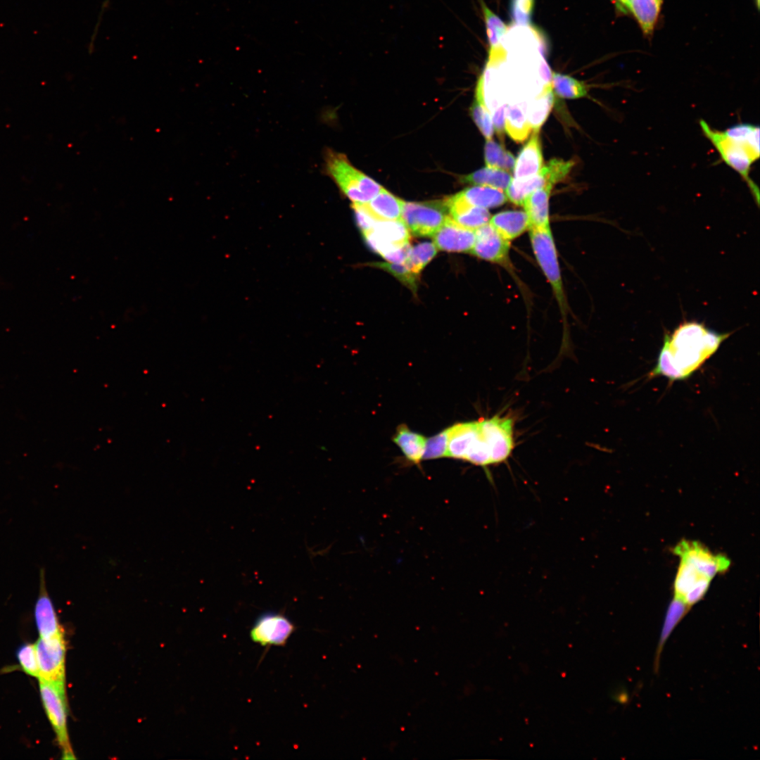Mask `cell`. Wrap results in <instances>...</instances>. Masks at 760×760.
Segmentation results:
<instances>
[{
	"label": "cell",
	"instance_id": "41",
	"mask_svg": "<svg viewBox=\"0 0 760 760\" xmlns=\"http://www.w3.org/2000/svg\"><path fill=\"white\" fill-rule=\"evenodd\" d=\"M612 2L619 14L626 15L629 13L624 0H612Z\"/></svg>",
	"mask_w": 760,
	"mask_h": 760
},
{
	"label": "cell",
	"instance_id": "11",
	"mask_svg": "<svg viewBox=\"0 0 760 760\" xmlns=\"http://www.w3.org/2000/svg\"><path fill=\"white\" fill-rule=\"evenodd\" d=\"M674 552L680 560L693 565L711 579L730 566V560L726 557L713 554L697 541L681 540L676 546Z\"/></svg>",
	"mask_w": 760,
	"mask_h": 760
},
{
	"label": "cell",
	"instance_id": "12",
	"mask_svg": "<svg viewBox=\"0 0 760 760\" xmlns=\"http://www.w3.org/2000/svg\"><path fill=\"white\" fill-rule=\"evenodd\" d=\"M711 580L693 565L680 560L674 582V598L690 608L704 596Z\"/></svg>",
	"mask_w": 760,
	"mask_h": 760
},
{
	"label": "cell",
	"instance_id": "44",
	"mask_svg": "<svg viewBox=\"0 0 760 760\" xmlns=\"http://www.w3.org/2000/svg\"><path fill=\"white\" fill-rule=\"evenodd\" d=\"M755 2H756V7L759 8V0H755Z\"/></svg>",
	"mask_w": 760,
	"mask_h": 760
},
{
	"label": "cell",
	"instance_id": "8",
	"mask_svg": "<svg viewBox=\"0 0 760 760\" xmlns=\"http://www.w3.org/2000/svg\"><path fill=\"white\" fill-rule=\"evenodd\" d=\"M295 630V625L284 614L270 611L258 617L250 637L262 646H284Z\"/></svg>",
	"mask_w": 760,
	"mask_h": 760
},
{
	"label": "cell",
	"instance_id": "33",
	"mask_svg": "<svg viewBox=\"0 0 760 760\" xmlns=\"http://www.w3.org/2000/svg\"><path fill=\"white\" fill-rule=\"evenodd\" d=\"M436 253L437 248L433 243H420L411 248L408 258L404 263L413 273L419 275L420 272Z\"/></svg>",
	"mask_w": 760,
	"mask_h": 760
},
{
	"label": "cell",
	"instance_id": "14",
	"mask_svg": "<svg viewBox=\"0 0 760 760\" xmlns=\"http://www.w3.org/2000/svg\"><path fill=\"white\" fill-rule=\"evenodd\" d=\"M432 237L437 248L457 253H469L475 240L474 230L461 227L449 216Z\"/></svg>",
	"mask_w": 760,
	"mask_h": 760
},
{
	"label": "cell",
	"instance_id": "32",
	"mask_svg": "<svg viewBox=\"0 0 760 760\" xmlns=\"http://www.w3.org/2000/svg\"><path fill=\"white\" fill-rule=\"evenodd\" d=\"M552 87L555 94L564 99H579L586 96L588 87L582 82L567 75L553 72Z\"/></svg>",
	"mask_w": 760,
	"mask_h": 760
},
{
	"label": "cell",
	"instance_id": "22",
	"mask_svg": "<svg viewBox=\"0 0 760 760\" xmlns=\"http://www.w3.org/2000/svg\"><path fill=\"white\" fill-rule=\"evenodd\" d=\"M664 0H632L629 13L635 18L644 36L650 37L657 24Z\"/></svg>",
	"mask_w": 760,
	"mask_h": 760
},
{
	"label": "cell",
	"instance_id": "9",
	"mask_svg": "<svg viewBox=\"0 0 760 760\" xmlns=\"http://www.w3.org/2000/svg\"><path fill=\"white\" fill-rule=\"evenodd\" d=\"M367 245L384 257L396 248L410 243V231L403 220H377L370 232L362 234Z\"/></svg>",
	"mask_w": 760,
	"mask_h": 760
},
{
	"label": "cell",
	"instance_id": "15",
	"mask_svg": "<svg viewBox=\"0 0 760 760\" xmlns=\"http://www.w3.org/2000/svg\"><path fill=\"white\" fill-rule=\"evenodd\" d=\"M449 217L457 224L475 230L488 223L490 214L488 209L470 205L456 194L445 200Z\"/></svg>",
	"mask_w": 760,
	"mask_h": 760
},
{
	"label": "cell",
	"instance_id": "31",
	"mask_svg": "<svg viewBox=\"0 0 760 760\" xmlns=\"http://www.w3.org/2000/svg\"><path fill=\"white\" fill-rule=\"evenodd\" d=\"M689 609L690 607L688 606H687L684 602L676 598H673V601L671 602L666 612L664 623L660 635V639L657 652V657L655 659V670L658 669V664L659 663L660 654L666 640L672 633L676 626L687 614Z\"/></svg>",
	"mask_w": 760,
	"mask_h": 760
},
{
	"label": "cell",
	"instance_id": "27",
	"mask_svg": "<svg viewBox=\"0 0 760 760\" xmlns=\"http://www.w3.org/2000/svg\"><path fill=\"white\" fill-rule=\"evenodd\" d=\"M553 102L552 84H545L541 92L527 108L526 115L532 130H540L552 109Z\"/></svg>",
	"mask_w": 760,
	"mask_h": 760
},
{
	"label": "cell",
	"instance_id": "26",
	"mask_svg": "<svg viewBox=\"0 0 760 760\" xmlns=\"http://www.w3.org/2000/svg\"><path fill=\"white\" fill-rule=\"evenodd\" d=\"M525 109L519 105L507 106L505 108V130L517 143L524 141L532 129Z\"/></svg>",
	"mask_w": 760,
	"mask_h": 760
},
{
	"label": "cell",
	"instance_id": "42",
	"mask_svg": "<svg viewBox=\"0 0 760 760\" xmlns=\"http://www.w3.org/2000/svg\"><path fill=\"white\" fill-rule=\"evenodd\" d=\"M109 3H110V0H104L103 1V4L101 5V9L100 13L99 15L98 21H97V23H96V25L95 26V28H94L95 31H98L100 23H101V21L102 16H103V13L105 12V11L108 8Z\"/></svg>",
	"mask_w": 760,
	"mask_h": 760
},
{
	"label": "cell",
	"instance_id": "4",
	"mask_svg": "<svg viewBox=\"0 0 760 760\" xmlns=\"http://www.w3.org/2000/svg\"><path fill=\"white\" fill-rule=\"evenodd\" d=\"M529 238L533 254L553 293L564 322L568 312V303L561 276L558 255L551 229H529Z\"/></svg>",
	"mask_w": 760,
	"mask_h": 760
},
{
	"label": "cell",
	"instance_id": "2",
	"mask_svg": "<svg viewBox=\"0 0 760 760\" xmlns=\"http://www.w3.org/2000/svg\"><path fill=\"white\" fill-rule=\"evenodd\" d=\"M699 125L721 160L741 177L758 203L759 190L751 178L750 172L752 165L760 157L759 125L737 123L723 131L712 128L704 120H699Z\"/></svg>",
	"mask_w": 760,
	"mask_h": 760
},
{
	"label": "cell",
	"instance_id": "43",
	"mask_svg": "<svg viewBox=\"0 0 760 760\" xmlns=\"http://www.w3.org/2000/svg\"><path fill=\"white\" fill-rule=\"evenodd\" d=\"M624 1H625L626 4V6H627V8L628 9V11H629V6H630V4H631L632 0H624Z\"/></svg>",
	"mask_w": 760,
	"mask_h": 760
},
{
	"label": "cell",
	"instance_id": "18",
	"mask_svg": "<svg viewBox=\"0 0 760 760\" xmlns=\"http://www.w3.org/2000/svg\"><path fill=\"white\" fill-rule=\"evenodd\" d=\"M480 5L484 18L489 45L488 62L496 65L503 61L506 56V51L502 44V39L505 35L508 27L483 0H480Z\"/></svg>",
	"mask_w": 760,
	"mask_h": 760
},
{
	"label": "cell",
	"instance_id": "19",
	"mask_svg": "<svg viewBox=\"0 0 760 760\" xmlns=\"http://www.w3.org/2000/svg\"><path fill=\"white\" fill-rule=\"evenodd\" d=\"M488 222L509 241L529 230V222L524 210L502 211L490 216Z\"/></svg>",
	"mask_w": 760,
	"mask_h": 760
},
{
	"label": "cell",
	"instance_id": "29",
	"mask_svg": "<svg viewBox=\"0 0 760 760\" xmlns=\"http://www.w3.org/2000/svg\"><path fill=\"white\" fill-rule=\"evenodd\" d=\"M471 114L486 140L491 139L494 133L493 120L485 101L483 85L479 79L476 87L475 100L471 107Z\"/></svg>",
	"mask_w": 760,
	"mask_h": 760
},
{
	"label": "cell",
	"instance_id": "24",
	"mask_svg": "<svg viewBox=\"0 0 760 760\" xmlns=\"http://www.w3.org/2000/svg\"><path fill=\"white\" fill-rule=\"evenodd\" d=\"M553 184L544 167L540 172L526 179L512 178L505 189L507 199L516 205L522 206L524 199L532 192L547 184Z\"/></svg>",
	"mask_w": 760,
	"mask_h": 760
},
{
	"label": "cell",
	"instance_id": "13",
	"mask_svg": "<svg viewBox=\"0 0 760 760\" xmlns=\"http://www.w3.org/2000/svg\"><path fill=\"white\" fill-rule=\"evenodd\" d=\"M34 614L40 638L47 640L63 634L62 628L47 591L45 571L43 569L39 573V590Z\"/></svg>",
	"mask_w": 760,
	"mask_h": 760
},
{
	"label": "cell",
	"instance_id": "35",
	"mask_svg": "<svg viewBox=\"0 0 760 760\" xmlns=\"http://www.w3.org/2000/svg\"><path fill=\"white\" fill-rule=\"evenodd\" d=\"M449 427L440 433L426 438L422 460H432L447 457Z\"/></svg>",
	"mask_w": 760,
	"mask_h": 760
},
{
	"label": "cell",
	"instance_id": "37",
	"mask_svg": "<svg viewBox=\"0 0 760 760\" xmlns=\"http://www.w3.org/2000/svg\"><path fill=\"white\" fill-rule=\"evenodd\" d=\"M18 659L23 670L27 674L38 677L39 667L35 645L26 644L18 651Z\"/></svg>",
	"mask_w": 760,
	"mask_h": 760
},
{
	"label": "cell",
	"instance_id": "36",
	"mask_svg": "<svg viewBox=\"0 0 760 760\" xmlns=\"http://www.w3.org/2000/svg\"><path fill=\"white\" fill-rule=\"evenodd\" d=\"M535 0H511L509 11L512 22L517 25H530Z\"/></svg>",
	"mask_w": 760,
	"mask_h": 760
},
{
	"label": "cell",
	"instance_id": "40",
	"mask_svg": "<svg viewBox=\"0 0 760 760\" xmlns=\"http://www.w3.org/2000/svg\"><path fill=\"white\" fill-rule=\"evenodd\" d=\"M540 62L539 72L542 79L545 82V84H552V73L543 53H541V61Z\"/></svg>",
	"mask_w": 760,
	"mask_h": 760
},
{
	"label": "cell",
	"instance_id": "1",
	"mask_svg": "<svg viewBox=\"0 0 760 760\" xmlns=\"http://www.w3.org/2000/svg\"><path fill=\"white\" fill-rule=\"evenodd\" d=\"M730 334H719L697 322H685L673 334H666L651 376L671 381L688 378L718 348Z\"/></svg>",
	"mask_w": 760,
	"mask_h": 760
},
{
	"label": "cell",
	"instance_id": "25",
	"mask_svg": "<svg viewBox=\"0 0 760 760\" xmlns=\"http://www.w3.org/2000/svg\"><path fill=\"white\" fill-rule=\"evenodd\" d=\"M393 441L410 462L420 464L426 442L424 436L411 431L406 424H403L397 428Z\"/></svg>",
	"mask_w": 760,
	"mask_h": 760
},
{
	"label": "cell",
	"instance_id": "34",
	"mask_svg": "<svg viewBox=\"0 0 760 760\" xmlns=\"http://www.w3.org/2000/svg\"><path fill=\"white\" fill-rule=\"evenodd\" d=\"M369 265L387 271L413 292L416 291L419 275L413 273L405 263L379 262L370 263Z\"/></svg>",
	"mask_w": 760,
	"mask_h": 760
},
{
	"label": "cell",
	"instance_id": "28",
	"mask_svg": "<svg viewBox=\"0 0 760 760\" xmlns=\"http://www.w3.org/2000/svg\"><path fill=\"white\" fill-rule=\"evenodd\" d=\"M512 179L510 173L506 171L486 167L463 177L462 181L468 184L487 186L505 191Z\"/></svg>",
	"mask_w": 760,
	"mask_h": 760
},
{
	"label": "cell",
	"instance_id": "23",
	"mask_svg": "<svg viewBox=\"0 0 760 760\" xmlns=\"http://www.w3.org/2000/svg\"><path fill=\"white\" fill-rule=\"evenodd\" d=\"M404 201L397 198L384 187L365 205L378 220H402Z\"/></svg>",
	"mask_w": 760,
	"mask_h": 760
},
{
	"label": "cell",
	"instance_id": "3",
	"mask_svg": "<svg viewBox=\"0 0 760 760\" xmlns=\"http://www.w3.org/2000/svg\"><path fill=\"white\" fill-rule=\"evenodd\" d=\"M325 169L353 203H368L382 188L372 178L353 167L343 153L333 151L327 152Z\"/></svg>",
	"mask_w": 760,
	"mask_h": 760
},
{
	"label": "cell",
	"instance_id": "5",
	"mask_svg": "<svg viewBox=\"0 0 760 760\" xmlns=\"http://www.w3.org/2000/svg\"><path fill=\"white\" fill-rule=\"evenodd\" d=\"M39 680L43 705L55 730L57 740L63 749V758L73 759L75 757L69 743L67 730V702L65 685Z\"/></svg>",
	"mask_w": 760,
	"mask_h": 760
},
{
	"label": "cell",
	"instance_id": "38",
	"mask_svg": "<svg viewBox=\"0 0 760 760\" xmlns=\"http://www.w3.org/2000/svg\"><path fill=\"white\" fill-rule=\"evenodd\" d=\"M352 208L355 212L357 224L362 233L370 232L378 219L369 211L365 204L353 203Z\"/></svg>",
	"mask_w": 760,
	"mask_h": 760
},
{
	"label": "cell",
	"instance_id": "30",
	"mask_svg": "<svg viewBox=\"0 0 760 760\" xmlns=\"http://www.w3.org/2000/svg\"><path fill=\"white\" fill-rule=\"evenodd\" d=\"M484 157L486 167L500 169L509 173L513 172L516 160L514 156L506 151L503 145L495 142L492 139L486 140Z\"/></svg>",
	"mask_w": 760,
	"mask_h": 760
},
{
	"label": "cell",
	"instance_id": "39",
	"mask_svg": "<svg viewBox=\"0 0 760 760\" xmlns=\"http://www.w3.org/2000/svg\"><path fill=\"white\" fill-rule=\"evenodd\" d=\"M507 105H502L496 110L492 118L494 130L502 143L505 137V114Z\"/></svg>",
	"mask_w": 760,
	"mask_h": 760
},
{
	"label": "cell",
	"instance_id": "10",
	"mask_svg": "<svg viewBox=\"0 0 760 760\" xmlns=\"http://www.w3.org/2000/svg\"><path fill=\"white\" fill-rule=\"evenodd\" d=\"M475 240L469 251L473 255L497 265L509 264L511 241L505 239L489 222L474 230Z\"/></svg>",
	"mask_w": 760,
	"mask_h": 760
},
{
	"label": "cell",
	"instance_id": "20",
	"mask_svg": "<svg viewBox=\"0 0 760 760\" xmlns=\"http://www.w3.org/2000/svg\"><path fill=\"white\" fill-rule=\"evenodd\" d=\"M478 427L479 420L450 426L447 457L464 460Z\"/></svg>",
	"mask_w": 760,
	"mask_h": 760
},
{
	"label": "cell",
	"instance_id": "16",
	"mask_svg": "<svg viewBox=\"0 0 760 760\" xmlns=\"http://www.w3.org/2000/svg\"><path fill=\"white\" fill-rule=\"evenodd\" d=\"M540 130H533L529 141L521 150L513 170L514 179H526L540 172L543 157L539 137Z\"/></svg>",
	"mask_w": 760,
	"mask_h": 760
},
{
	"label": "cell",
	"instance_id": "7",
	"mask_svg": "<svg viewBox=\"0 0 760 760\" xmlns=\"http://www.w3.org/2000/svg\"><path fill=\"white\" fill-rule=\"evenodd\" d=\"M39 667V679L65 685V644L63 634L34 644Z\"/></svg>",
	"mask_w": 760,
	"mask_h": 760
},
{
	"label": "cell",
	"instance_id": "17",
	"mask_svg": "<svg viewBox=\"0 0 760 760\" xmlns=\"http://www.w3.org/2000/svg\"><path fill=\"white\" fill-rule=\"evenodd\" d=\"M554 186L547 184L530 194L524 201L529 229H551L549 217V199Z\"/></svg>",
	"mask_w": 760,
	"mask_h": 760
},
{
	"label": "cell",
	"instance_id": "21",
	"mask_svg": "<svg viewBox=\"0 0 760 760\" xmlns=\"http://www.w3.org/2000/svg\"><path fill=\"white\" fill-rule=\"evenodd\" d=\"M456 195L470 205L488 210L499 207L507 201L503 190L481 185L466 188Z\"/></svg>",
	"mask_w": 760,
	"mask_h": 760
},
{
	"label": "cell",
	"instance_id": "6",
	"mask_svg": "<svg viewBox=\"0 0 760 760\" xmlns=\"http://www.w3.org/2000/svg\"><path fill=\"white\" fill-rule=\"evenodd\" d=\"M449 216L444 201L405 202L402 220L414 235L432 236Z\"/></svg>",
	"mask_w": 760,
	"mask_h": 760
}]
</instances>
